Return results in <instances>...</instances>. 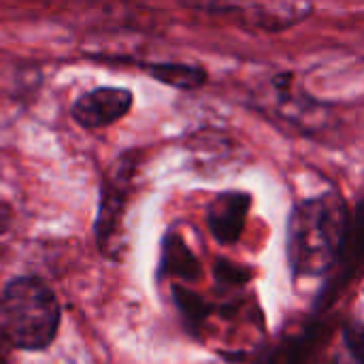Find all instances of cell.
<instances>
[{"mask_svg":"<svg viewBox=\"0 0 364 364\" xmlns=\"http://www.w3.org/2000/svg\"><path fill=\"white\" fill-rule=\"evenodd\" d=\"M252 207L247 192L230 190L218 194L207 209V226L211 237L222 245H232L241 239L245 220Z\"/></svg>","mask_w":364,"mask_h":364,"instance_id":"52a82bcc","label":"cell"},{"mask_svg":"<svg viewBox=\"0 0 364 364\" xmlns=\"http://www.w3.org/2000/svg\"><path fill=\"white\" fill-rule=\"evenodd\" d=\"M350 211L337 192L299 203L288 220L286 252L294 277H320L335 271L348 239Z\"/></svg>","mask_w":364,"mask_h":364,"instance_id":"6da1fadb","label":"cell"},{"mask_svg":"<svg viewBox=\"0 0 364 364\" xmlns=\"http://www.w3.org/2000/svg\"><path fill=\"white\" fill-rule=\"evenodd\" d=\"M139 164L136 151H126L117 162L109 177H105L100 188L98 218H96V241L105 256L117 258L122 220L126 213L128 194L132 188V177Z\"/></svg>","mask_w":364,"mask_h":364,"instance_id":"3957f363","label":"cell"},{"mask_svg":"<svg viewBox=\"0 0 364 364\" xmlns=\"http://www.w3.org/2000/svg\"><path fill=\"white\" fill-rule=\"evenodd\" d=\"M160 275L179 282H198L203 277V267L198 258L177 232H166V237L162 239Z\"/></svg>","mask_w":364,"mask_h":364,"instance_id":"ba28073f","label":"cell"},{"mask_svg":"<svg viewBox=\"0 0 364 364\" xmlns=\"http://www.w3.org/2000/svg\"><path fill=\"white\" fill-rule=\"evenodd\" d=\"M254 364H282V354H279V348L273 350V352H267L264 356H260Z\"/></svg>","mask_w":364,"mask_h":364,"instance_id":"2e32d148","label":"cell"},{"mask_svg":"<svg viewBox=\"0 0 364 364\" xmlns=\"http://www.w3.org/2000/svg\"><path fill=\"white\" fill-rule=\"evenodd\" d=\"M364 273V198L356 205L354 213L350 215V228H348V239L337 264V273L333 277V284L322 292L318 309H326L333 305L337 294L352 284L358 275Z\"/></svg>","mask_w":364,"mask_h":364,"instance_id":"8992f818","label":"cell"},{"mask_svg":"<svg viewBox=\"0 0 364 364\" xmlns=\"http://www.w3.org/2000/svg\"><path fill=\"white\" fill-rule=\"evenodd\" d=\"M4 331L15 348L45 350L60 326V305L55 294L38 277L13 279L0 299Z\"/></svg>","mask_w":364,"mask_h":364,"instance_id":"7a4b0ae2","label":"cell"},{"mask_svg":"<svg viewBox=\"0 0 364 364\" xmlns=\"http://www.w3.org/2000/svg\"><path fill=\"white\" fill-rule=\"evenodd\" d=\"M331 337L333 328L326 322L311 320L296 337H292L284 348H279L282 364H314Z\"/></svg>","mask_w":364,"mask_h":364,"instance_id":"9c48e42d","label":"cell"},{"mask_svg":"<svg viewBox=\"0 0 364 364\" xmlns=\"http://www.w3.org/2000/svg\"><path fill=\"white\" fill-rule=\"evenodd\" d=\"M132 102L134 96L130 90L105 85L81 94L70 107V117L85 130H100L126 117L132 109Z\"/></svg>","mask_w":364,"mask_h":364,"instance_id":"5b68a950","label":"cell"},{"mask_svg":"<svg viewBox=\"0 0 364 364\" xmlns=\"http://www.w3.org/2000/svg\"><path fill=\"white\" fill-rule=\"evenodd\" d=\"M173 301L192 333H198L211 316V305L186 286H173Z\"/></svg>","mask_w":364,"mask_h":364,"instance_id":"8fae6325","label":"cell"},{"mask_svg":"<svg viewBox=\"0 0 364 364\" xmlns=\"http://www.w3.org/2000/svg\"><path fill=\"white\" fill-rule=\"evenodd\" d=\"M11 222H13V211L6 203H0V235L6 232L11 228Z\"/></svg>","mask_w":364,"mask_h":364,"instance_id":"9a60e30c","label":"cell"},{"mask_svg":"<svg viewBox=\"0 0 364 364\" xmlns=\"http://www.w3.org/2000/svg\"><path fill=\"white\" fill-rule=\"evenodd\" d=\"M192 9L211 13H239L250 26L262 30H284L305 19L311 4L305 0H181Z\"/></svg>","mask_w":364,"mask_h":364,"instance_id":"277c9868","label":"cell"},{"mask_svg":"<svg viewBox=\"0 0 364 364\" xmlns=\"http://www.w3.org/2000/svg\"><path fill=\"white\" fill-rule=\"evenodd\" d=\"M343 339H346V346L350 350V354L364 364V324L360 322H346L343 326Z\"/></svg>","mask_w":364,"mask_h":364,"instance_id":"4fadbf2b","label":"cell"},{"mask_svg":"<svg viewBox=\"0 0 364 364\" xmlns=\"http://www.w3.org/2000/svg\"><path fill=\"white\" fill-rule=\"evenodd\" d=\"M11 348H13V341L9 339L6 331L0 328V364H9V360H11Z\"/></svg>","mask_w":364,"mask_h":364,"instance_id":"5bb4252c","label":"cell"},{"mask_svg":"<svg viewBox=\"0 0 364 364\" xmlns=\"http://www.w3.org/2000/svg\"><path fill=\"white\" fill-rule=\"evenodd\" d=\"M141 68L156 81L175 90H198L207 83L209 75L198 64L186 62H145Z\"/></svg>","mask_w":364,"mask_h":364,"instance_id":"30bf717a","label":"cell"},{"mask_svg":"<svg viewBox=\"0 0 364 364\" xmlns=\"http://www.w3.org/2000/svg\"><path fill=\"white\" fill-rule=\"evenodd\" d=\"M213 277L220 286H226V288H241L245 286L252 277H254V271L250 267H243V264H237V262H230L226 258H218L215 264H213Z\"/></svg>","mask_w":364,"mask_h":364,"instance_id":"7c38bea8","label":"cell"}]
</instances>
